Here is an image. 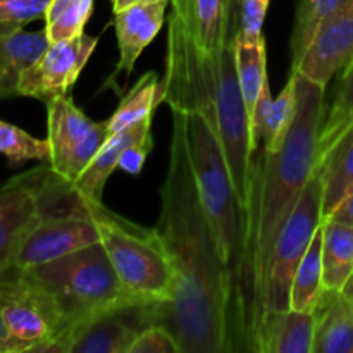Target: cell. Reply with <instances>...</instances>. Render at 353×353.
<instances>
[{
    "label": "cell",
    "instance_id": "obj_22",
    "mask_svg": "<svg viewBox=\"0 0 353 353\" xmlns=\"http://www.w3.org/2000/svg\"><path fill=\"white\" fill-rule=\"evenodd\" d=\"M353 126V59L341 71L334 99L326 112L319 134V155L317 168L331 154L343 134Z\"/></svg>",
    "mask_w": 353,
    "mask_h": 353
},
{
    "label": "cell",
    "instance_id": "obj_13",
    "mask_svg": "<svg viewBox=\"0 0 353 353\" xmlns=\"http://www.w3.org/2000/svg\"><path fill=\"white\" fill-rule=\"evenodd\" d=\"M352 59L353 0L324 24L300 61L299 68L293 71L300 72L310 81L327 86L338 72L347 68Z\"/></svg>",
    "mask_w": 353,
    "mask_h": 353
},
{
    "label": "cell",
    "instance_id": "obj_32",
    "mask_svg": "<svg viewBox=\"0 0 353 353\" xmlns=\"http://www.w3.org/2000/svg\"><path fill=\"white\" fill-rule=\"evenodd\" d=\"M269 3L271 0H241L238 37H241L248 43H259L264 40L262 28H264Z\"/></svg>",
    "mask_w": 353,
    "mask_h": 353
},
{
    "label": "cell",
    "instance_id": "obj_36",
    "mask_svg": "<svg viewBox=\"0 0 353 353\" xmlns=\"http://www.w3.org/2000/svg\"><path fill=\"white\" fill-rule=\"evenodd\" d=\"M110 2H112L114 12H117V10H123V9H126V7H130V6H134V3L161 2V0H110ZM169 2H171V0H169Z\"/></svg>",
    "mask_w": 353,
    "mask_h": 353
},
{
    "label": "cell",
    "instance_id": "obj_7",
    "mask_svg": "<svg viewBox=\"0 0 353 353\" xmlns=\"http://www.w3.org/2000/svg\"><path fill=\"white\" fill-rule=\"evenodd\" d=\"M231 181L241 202L250 209L255 159L250 140V119L238 81L236 57L233 45H224L217 55L216 126ZM252 210V209H250Z\"/></svg>",
    "mask_w": 353,
    "mask_h": 353
},
{
    "label": "cell",
    "instance_id": "obj_1",
    "mask_svg": "<svg viewBox=\"0 0 353 353\" xmlns=\"http://www.w3.org/2000/svg\"><path fill=\"white\" fill-rule=\"evenodd\" d=\"M171 112L169 165L155 228L176 283L171 302L155 303V324L174 334L183 353H231L228 271L200 200L188 150L186 112Z\"/></svg>",
    "mask_w": 353,
    "mask_h": 353
},
{
    "label": "cell",
    "instance_id": "obj_34",
    "mask_svg": "<svg viewBox=\"0 0 353 353\" xmlns=\"http://www.w3.org/2000/svg\"><path fill=\"white\" fill-rule=\"evenodd\" d=\"M326 219H334L338 221V223L353 226V192L345 196L343 202H341L340 205L331 212V216L326 217Z\"/></svg>",
    "mask_w": 353,
    "mask_h": 353
},
{
    "label": "cell",
    "instance_id": "obj_5",
    "mask_svg": "<svg viewBox=\"0 0 353 353\" xmlns=\"http://www.w3.org/2000/svg\"><path fill=\"white\" fill-rule=\"evenodd\" d=\"M102 245L124 288L145 303H169L174 269L157 228H143L100 205Z\"/></svg>",
    "mask_w": 353,
    "mask_h": 353
},
{
    "label": "cell",
    "instance_id": "obj_30",
    "mask_svg": "<svg viewBox=\"0 0 353 353\" xmlns=\"http://www.w3.org/2000/svg\"><path fill=\"white\" fill-rule=\"evenodd\" d=\"M50 0H0V31L19 30L43 19Z\"/></svg>",
    "mask_w": 353,
    "mask_h": 353
},
{
    "label": "cell",
    "instance_id": "obj_27",
    "mask_svg": "<svg viewBox=\"0 0 353 353\" xmlns=\"http://www.w3.org/2000/svg\"><path fill=\"white\" fill-rule=\"evenodd\" d=\"M93 6L95 0H50L43 17L48 40L54 43L85 33Z\"/></svg>",
    "mask_w": 353,
    "mask_h": 353
},
{
    "label": "cell",
    "instance_id": "obj_29",
    "mask_svg": "<svg viewBox=\"0 0 353 353\" xmlns=\"http://www.w3.org/2000/svg\"><path fill=\"white\" fill-rule=\"evenodd\" d=\"M0 154L6 155L10 165H19L26 161L48 162L50 143L0 119Z\"/></svg>",
    "mask_w": 353,
    "mask_h": 353
},
{
    "label": "cell",
    "instance_id": "obj_11",
    "mask_svg": "<svg viewBox=\"0 0 353 353\" xmlns=\"http://www.w3.org/2000/svg\"><path fill=\"white\" fill-rule=\"evenodd\" d=\"M97 43L99 38L85 33L50 43L43 55L21 76L19 97L37 99L47 105L52 100L68 95L95 52Z\"/></svg>",
    "mask_w": 353,
    "mask_h": 353
},
{
    "label": "cell",
    "instance_id": "obj_12",
    "mask_svg": "<svg viewBox=\"0 0 353 353\" xmlns=\"http://www.w3.org/2000/svg\"><path fill=\"white\" fill-rule=\"evenodd\" d=\"M47 168L40 165L0 186V274L14 268L21 243L41 219V186Z\"/></svg>",
    "mask_w": 353,
    "mask_h": 353
},
{
    "label": "cell",
    "instance_id": "obj_38",
    "mask_svg": "<svg viewBox=\"0 0 353 353\" xmlns=\"http://www.w3.org/2000/svg\"><path fill=\"white\" fill-rule=\"evenodd\" d=\"M341 292H343V295L350 300V303L353 305V274L350 276V279H348L347 285L343 286V290H341Z\"/></svg>",
    "mask_w": 353,
    "mask_h": 353
},
{
    "label": "cell",
    "instance_id": "obj_9",
    "mask_svg": "<svg viewBox=\"0 0 353 353\" xmlns=\"http://www.w3.org/2000/svg\"><path fill=\"white\" fill-rule=\"evenodd\" d=\"M100 205L41 216V219L34 224L33 230L21 243L14 268L24 271L64 255L74 254L90 245L102 243V226L99 217Z\"/></svg>",
    "mask_w": 353,
    "mask_h": 353
},
{
    "label": "cell",
    "instance_id": "obj_24",
    "mask_svg": "<svg viewBox=\"0 0 353 353\" xmlns=\"http://www.w3.org/2000/svg\"><path fill=\"white\" fill-rule=\"evenodd\" d=\"M164 100V90L157 72H145L130 92L124 93L119 107L109 119L110 134L134 126L154 114V109Z\"/></svg>",
    "mask_w": 353,
    "mask_h": 353
},
{
    "label": "cell",
    "instance_id": "obj_23",
    "mask_svg": "<svg viewBox=\"0 0 353 353\" xmlns=\"http://www.w3.org/2000/svg\"><path fill=\"white\" fill-rule=\"evenodd\" d=\"M350 0H299L293 24L290 50H292V71L299 68L300 61L309 50L317 33L324 24L340 12Z\"/></svg>",
    "mask_w": 353,
    "mask_h": 353
},
{
    "label": "cell",
    "instance_id": "obj_35",
    "mask_svg": "<svg viewBox=\"0 0 353 353\" xmlns=\"http://www.w3.org/2000/svg\"><path fill=\"white\" fill-rule=\"evenodd\" d=\"M230 3V19H228V43L233 45L240 30V3L241 0H228Z\"/></svg>",
    "mask_w": 353,
    "mask_h": 353
},
{
    "label": "cell",
    "instance_id": "obj_19",
    "mask_svg": "<svg viewBox=\"0 0 353 353\" xmlns=\"http://www.w3.org/2000/svg\"><path fill=\"white\" fill-rule=\"evenodd\" d=\"M48 143H50V161L48 165L57 169L72 150L86 138V134L95 126V121L90 119L81 109L74 105L69 95L59 97L47 103Z\"/></svg>",
    "mask_w": 353,
    "mask_h": 353
},
{
    "label": "cell",
    "instance_id": "obj_2",
    "mask_svg": "<svg viewBox=\"0 0 353 353\" xmlns=\"http://www.w3.org/2000/svg\"><path fill=\"white\" fill-rule=\"evenodd\" d=\"M186 134L200 200L228 271L230 350L255 352L259 300L252 210L234 190L223 148L209 121L199 112H186Z\"/></svg>",
    "mask_w": 353,
    "mask_h": 353
},
{
    "label": "cell",
    "instance_id": "obj_26",
    "mask_svg": "<svg viewBox=\"0 0 353 353\" xmlns=\"http://www.w3.org/2000/svg\"><path fill=\"white\" fill-rule=\"evenodd\" d=\"M233 47L234 57H236V71L241 97H243L248 119H250L262 88L269 81L265 40H261L259 43H248V41H245L243 38L236 34Z\"/></svg>",
    "mask_w": 353,
    "mask_h": 353
},
{
    "label": "cell",
    "instance_id": "obj_33",
    "mask_svg": "<svg viewBox=\"0 0 353 353\" xmlns=\"http://www.w3.org/2000/svg\"><path fill=\"white\" fill-rule=\"evenodd\" d=\"M152 147H154V138H152V134L143 138V140L137 141V143L130 145V147L124 150L123 157H121L119 168L123 169V171H126L128 174H140L148 154L152 152Z\"/></svg>",
    "mask_w": 353,
    "mask_h": 353
},
{
    "label": "cell",
    "instance_id": "obj_31",
    "mask_svg": "<svg viewBox=\"0 0 353 353\" xmlns=\"http://www.w3.org/2000/svg\"><path fill=\"white\" fill-rule=\"evenodd\" d=\"M130 353H183L174 334L161 324H154L138 333Z\"/></svg>",
    "mask_w": 353,
    "mask_h": 353
},
{
    "label": "cell",
    "instance_id": "obj_3",
    "mask_svg": "<svg viewBox=\"0 0 353 353\" xmlns=\"http://www.w3.org/2000/svg\"><path fill=\"white\" fill-rule=\"evenodd\" d=\"M296 72V71H295ZM326 86L296 72V114L279 150H262L252 181V240L257 271L259 317L264 314L272 252L303 188L317 169L319 134L326 116ZM257 341V333H255Z\"/></svg>",
    "mask_w": 353,
    "mask_h": 353
},
{
    "label": "cell",
    "instance_id": "obj_15",
    "mask_svg": "<svg viewBox=\"0 0 353 353\" xmlns=\"http://www.w3.org/2000/svg\"><path fill=\"white\" fill-rule=\"evenodd\" d=\"M316 317L286 309L265 314L255 341V353H312Z\"/></svg>",
    "mask_w": 353,
    "mask_h": 353
},
{
    "label": "cell",
    "instance_id": "obj_16",
    "mask_svg": "<svg viewBox=\"0 0 353 353\" xmlns=\"http://www.w3.org/2000/svg\"><path fill=\"white\" fill-rule=\"evenodd\" d=\"M172 14L190 34L196 47L209 54H219L228 43V0H171Z\"/></svg>",
    "mask_w": 353,
    "mask_h": 353
},
{
    "label": "cell",
    "instance_id": "obj_17",
    "mask_svg": "<svg viewBox=\"0 0 353 353\" xmlns=\"http://www.w3.org/2000/svg\"><path fill=\"white\" fill-rule=\"evenodd\" d=\"M47 31H0V99L19 97L21 76L50 47Z\"/></svg>",
    "mask_w": 353,
    "mask_h": 353
},
{
    "label": "cell",
    "instance_id": "obj_14",
    "mask_svg": "<svg viewBox=\"0 0 353 353\" xmlns=\"http://www.w3.org/2000/svg\"><path fill=\"white\" fill-rule=\"evenodd\" d=\"M168 3L169 0L134 3V6L114 12L119 61H117L116 71L107 83L114 85L117 76H123V85L126 83L141 52L154 41V38L161 31Z\"/></svg>",
    "mask_w": 353,
    "mask_h": 353
},
{
    "label": "cell",
    "instance_id": "obj_18",
    "mask_svg": "<svg viewBox=\"0 0 353 353\" xmlns=\"http://www.w3.org/2000/svg\"><path fill=\"white\" fill-rule=\"evenodd\" d=\"M314 317L312 353H353V305L341 290L324 288Z\"/></svg>",
    "mask_w": 353,
    "mask_h": 353
},
{
    "label": "cell",
    "instance_id": "obj_37",
    "mask_svg": "<svg viewBox=\"0 0 353 353\" xmlns=\"http://www.w3.org/2000/svg\"><path fill=\"white\" fill-rule=\"evenodd\" d=\"M0 353H7V331L2 319V296H0Z\"/></svg>",
    "mask_w": 353,
    "mask_h": 353
},
{
    "label": "cell",
    "instance_id": "obj_21",
    "mask_svg": "<svg viewBox=\"0 0 353 353\" xmlns=\"http://www.w3.org/2000/svg\"><path fill=\"white\" fill-rule=\"evenodd\" d=\"M324 185V219L353 192V126L343 134L326 161L316 169Z\"/></svg>",
    "mask_w": 353,
    "mask_h": 353
},
{
    "label": "cell",
    "instance_id": "obj_8",
    "mask_svg": "<svg viewBox=\"0 0 353 353\" xmlns=\"http://www.w3.org/2000/svg\"><path fill=\"white\" fill-rule=\"evenodd\" d=\"M323 205L324 185L323 178L316 171L303 188L292 216L285 223L278 241H276L262 319L269 312L290 309L293 276H295L305 252L309 250L310 241L314 240L317 230L323 224Z\"/></svg>",
    "mask_w": 353,
    "mask_h": 353
},
{
    "label": "cell",
    "instance_id": "obj_20",
    "mask_svg": "<svg viewBox=\"0 0 353 353\" xmlns=\"http://www.w3.org/2000/svg\"><path fill=\"white\" fill-rule=\"evenodd\" d=\"M353 274V226L334 219L323 221V285L343 290Z\"/></svg>",
    "mask_w": 353,
    "mask_h": 353
},
{
    "label": "cell",
    "instance_id": "obj_4",
    "mask_svg": "<svg viewBox=\"0 0 353 353\" xmlns=\"http://www.w3.org/2000/svg\"><path fill=\"white\" fill-rule=\"evenodd\" d=\"M24 272L43 286L57 303L62 317L59 338L100 314L145 303L124 288L102 243L24 269Z\"/></svg>",
    "mask_w": 353,
    "mask_h": 353
},
{
    "label": "cell",
    "instance_id": "obj_6",
    "mask_svg": "<svg viewBox=\"0 0 353 353\" xmlns=\"http://www.w3.org/2000/svg\"><path fill=\"white\" fill-rule=\"evenodd\" d=\"M7 353L40 352L62 334V317L50 293L21 269L0 274Z\"/></svg>",
    "mask_w": 353,
    "mask_h": 353
},
{
    "label": "cell",
    "instance_id": "obj_10",
    "mask_svg": "<svg viewBox=\"0 0 353 353\" xmlns=\"http://www.w3.org/2000/svg\"><path fill=\"white\" fill-rule=\"evenodd\" d=\"M155 303H133L79 324L50 345L48 353H130L141 330L155 324Z\"/></svg>",
    "mask_w": 353,
    "mask_h": 353
},
{
    "label": "cell",
    "instance_id": "obj_25",
    "mask_svg": "<svg viewBox=\"0 0 353 353\" xmlns=\"http://www.w3.org/2000/svg\"><path fill=\"white\" fill-rule=\"evenodd\" d=\"M323 292V224H321L316 236L310 241L309 250L305 252L293 276L290 309L314 314Z\"/></svg>",
    "mask_w": 353,
    "mask_h": 353
},
{
    "label": "cell",
    "instance_id": "obj_28",
    "mask_svg": "<svg viewBox=\"0 0 353 353\" xmlns=\"http://www.w3.org/2000/svg\"><path fill=\"white\" fill-rule=\"evenodd\" d=\"M296 114V72L292 71L288 83L276 99H272L271 112L265 123L262 150L276 152L283 147Z\"/></svg>",
    "mask_w": 353,
    "mask_h": 353
}]
</instances>
